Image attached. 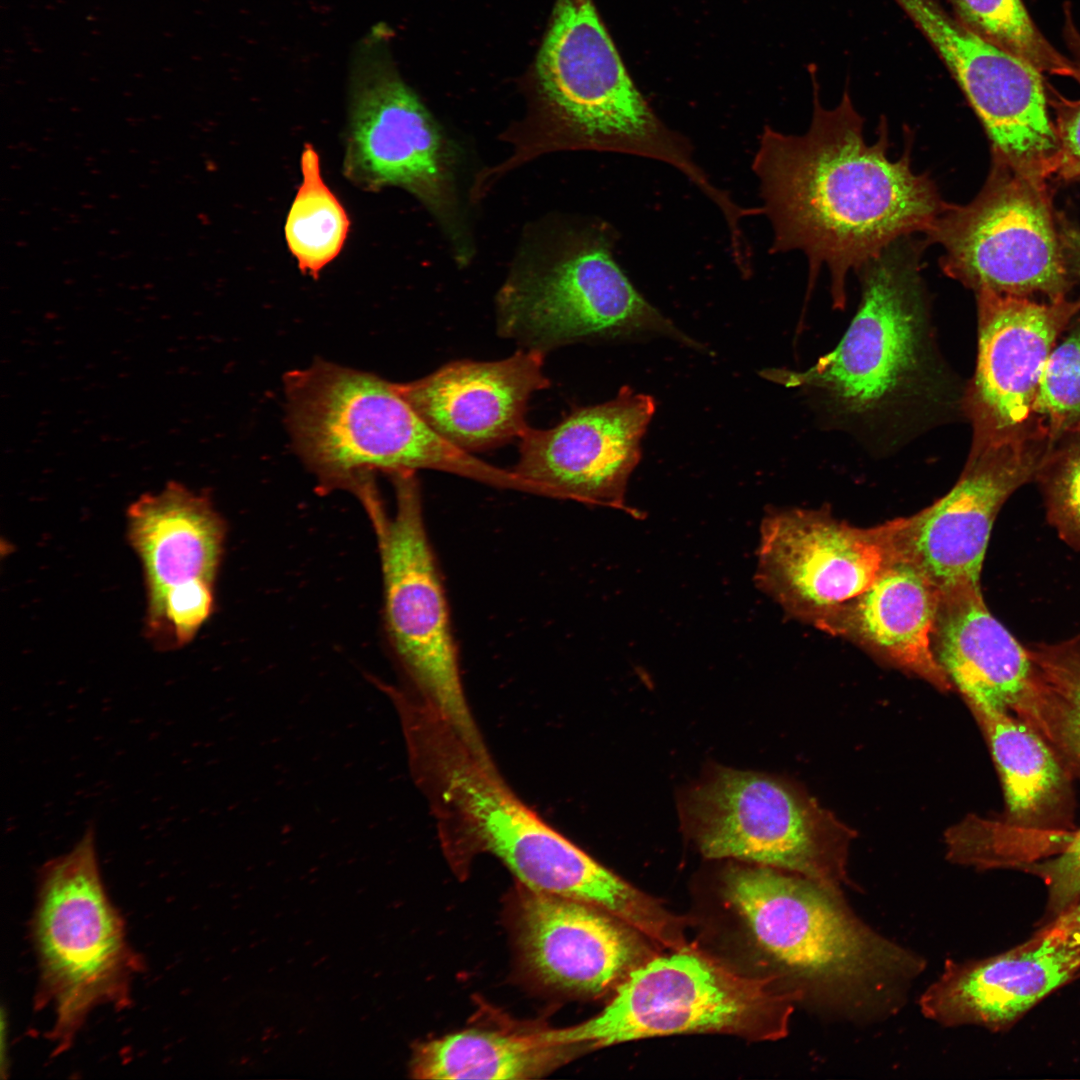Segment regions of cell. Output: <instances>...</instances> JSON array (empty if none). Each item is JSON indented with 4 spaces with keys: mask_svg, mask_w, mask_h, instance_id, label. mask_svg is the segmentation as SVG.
Listing matches in <instances>:
<instances>
[{
    "mask_svg": "<svg viewBox=\"0 0 1080 1080\" xmlns=\"http://www.w3.org/2000/svg\"><path fill=\"white\" fill-rule=\"evenodd\" d=\"M1064 37L1077 71L1075 80L1080 84V33L1069 11L1066 12ZM1052 105L1057 111L1053 123L1058 142L1053 176L1062 180L1080 179V99L1058 97L1052 100Z\"/></svg>",
    "mask_w": 1080,
    "mask_h": 1080,
    "instance_id": "1f68e13d",
    "label": "cell"
},
{
    "mask_svg": "<svg viewBox=\"0 0 1080 1080\" xmlns=\"http://www.w3.org/2000/svg\"><path fill=\"white\" fill-rule=\"evenodd\" d=\"M1033 425L1052 445L1080 429V327L1054 346L1044 365Z\"/></svg>",
    "mask_w": 1080,
    "mask_h": 1080,
    "instance_id": "f546056e",
    "label": "cell"
},
{
    "mask_svg": "<svg viewBox=\"0 0 1080 1080\" xmlns=\"http://www.w3.org/2000/svg\"><path fill=\"white\" fill-rule=\"evenodd\" d=\"M1048 523L1070 548L1080 551V439L1051 451L1039 470Z\"/></svg>",
    "mask_w": 1080,
    "mask_h": 1080,
    "instance_id": "4dcf8cb0",
    "label": "cell"
},
{
    "mask_svg": "<svg viewBox=\"0 0 1080 1080\" xmlns=\"http://www.w3.org/2000/svg\"><path fill=\"white\" fill-rule=\"evenodd\" d=\"M707 858L770 867L843 892L852 832L814 801L766 775L718 768L681 805Z\"/></svg>",
    "mask_w": 1080,
    "mask_h": 1080,
    "instance_id": "7c38bea8",
    "label": "cell"
},
{
    "mask_svg": "<svg viewBox=\"0 0 1080 1080\" xmlns=\"http://www.w3.org/2000/svg\"><path fill=\"white\" fill-rule=\"evenodd\" d=\"M1045 880L1050 904L1061 912L1080 899V829L1072 830L1056 856L1035 865Z\"/></svg>",
    "mask_w": 1080,
    "mask_h": 1080,
    "instance_id": "d6a6232c",
    "label": "cell"
},
{
    "mask_svg": "<svg viewBox=\"0 0 1080 1080\" xmlns=\"http://www.w3.org/2000/svg\"><path fill=\"white\" fill-rule=\"evenodd\" d=\"M654 399L623 386L605 403L573 410L550 429L520 436L513 471L552 498L637 512L625 505L628 479L641 459V440Z\"/></svg>",
    "mask_w": 1080,
    "mask_h": 1080,
    "instance_id": "ac0fdd59",
    "label": "cell"
},
{
    "mask_svg": "<svg viewBox=\"0 0 1080 1080\" xmlns=\"http://www.w3.org/2000/svg\"><path fill=\"white\" fill-rule=\"evenodd\" d=\"M925 239L900 238L858 272L862 298L838 346L804 372L767 371L817 391L842 416L876 419L925 403L938 390L921 278Z\"/></svg>",
    "mask_w": 1080,
    "mask_h": 1080,
    "instance_id": "8992f818",
    "label": "cell"
},
{
    "mask_svg": "<svg viewBox=\"0 0 1080 1080\" xmlns=\"http://www.w3.org/2000/svg\"><path fill=\"white\" fill-rule=\"evenodd\" d=\"M940 595L916 564L898 556L868 589L812 624L948 690L932 644Z\"/></svg>",
    "mask_w": 1080,
    "mask_h": 1080,
    "instance_id": "cb8c5ba5",
    "label": "cell"
},
{
    "mask_svg": "<svg viewBox=\"0 0 1080 1080\" xmlns=\"http://www.w3.org/2000/svg\"><path fill=\"white\" fill-rule=\"evenodd\" d=\"M287 424L294 447L322 486L370 484L374 471L432 469L523 491L526 482L438 435L377 375L323 360L285 377Z\"/></svg>",
    "mask_w": 1080,
    "mask_h": 1080,
    "instance_id": "5b68a950",
    "label": "cell"
},
{
    "mask_svg": "<svg viewBox=\"0 0 1080 1080\" xmlns=\"http://www.w3.org/2000/svg\"><path fill=\"white\" fill-rule=\"evenodd\" d=\"M517 922L529 970L544 984L567 992L593 996L615 990L657 955L649 939L614 915L524 886Z\"/></svg>",
    "mask_w": 1080,
    "mask_h": 1080,
    "instance_id": "d6986e66",
    "label": "cell"
},
{
    "mask_svg": "<svg viewBox=\"0 0 1080 1080\" xmlns=\"http://www.w3.org/2000/svg\"><path fill=\"white\" fill-rule=\"evenodd\" d=\"M957 82L992 144L993 159L1045 184L1058 142L1041 72L975 34L933 0H894Z\"/></svg>",
    "mask_w": 1080,
    "mask_h": 1080,
    "instance_id": "5bb4252c",
    "label": "cell"
},
{
    "mask_svg": "<svg viewBox=\"0 0 1080 1080\" xmlns=\"http://www.w3.org/2000/svg\"><path fill=\"white\" fill-rule=\"evenodd\" d=\"M392 32L376 23L355 43L348 66L344 174L369 191L402 188L438 220L463 260L469 257L458 204L456 153L437 121L400 75Z\"/></svg>",
    "mask_w": 1080,
    "mask_h": 1080,
    "instance_id": "30bf717a",
    "label": "cell"
},
{
    "mask_svg": "<svg viewBox=\"0 0 1080 1080\" xmlns=\"http://www.w3.org/2000/svg\"><path fill=\"white\" fill-rule=\"evenodd\" d=\"M759 588L813 623L868 589L898 557L894 521L861 528L823 509H774L760 530Z\"/></svg>",
    "mask_w": 1080,
    "mask_h": 1080,
    "instance_id": "9a60e30c",
    "label": "cell"
},
{
    "mask_svg": "<svg viewBox=\"0 0 1080 1080\" xmlns=\"http://www.w3.org/2000/svg\"><path fill=\"white\" fill-rule=\"evenodd\" d=\"M405 735L415 774L466 844L496 856L528 889L591 904L631 925L645 917L649 896L527 807L487 750L430 711L417 715Z\"/></svg>",
    "mask_w": 1080,
    "mask_h": 1080,
    "instance_id": "277c9868",
    "label": "cell"
},
{
    "mask_svg": "<svg viewBox=\"0 0 1080 1080\" xmlns=\"http://www.w3.org/2000/svg\"><path fill=\"white\" fill-rule=\"evenodd\" d=\"M802 1000L803 992L783 974L745 975L690 948L657 954L635 968L594 1017L540 1034L549 1043L583 1049L690 1033L778 1040Z\"/></svg>",
    "mask_w": 1080,
    "mask_h": 1080,
    "instance_id": "52a82bcc",
    "label": "cell"
},
{
    "mask_svg": "<svg viewBox=\"0 0 1080 1080\" xmlns=\"http://www.w3.org/2000/svg\"><path fill=\"white\" fill-rule=\"evenodd\" d=\"M127 531L144 572L146 612L175 592L215 585L225 525L207 496L169 481L130 504Z\"/></svg>",
    "mask_w": 1080,
    "mask_h": 1080,
    "instance_id": "d4e9b609",
    "label": "cell"
},
{
    "mask_svg": "<svg viewBox=\"0 0 1080 1080\" xmlns=\"http://www.w3.org/2000/svg\"><path fill=\"white\" fill-rule=\"evenodd\" d=\"M1080 972V959L1040 933L995 957L960 963L947 959L919 999L922 1014L945 1027L999 1028Z\"/></svg>",
    "mask_w": 1080,
    "mask_h": 1080,
    "instance_id": "603a6c76",
    "label": "cell"
},
{
    "mask_svg": "<svg viewBox=\"0 0 1080 1080\" xmlns=\"http://www.w3.org/2000/svg\"><path fill=\"white\" fill-rule=\"evenodd\" d=\"M1048 192L993 159L976 198L948 203L924 239L943 249V272L975 293L1065 298L1070 273Z\"/></svg>",
    "mask_w": 1080,
    "mask_h": 1080,
    "instance_id": "4fadbf2b",
    "label": "cell"
},
{
    "mask_svg": "<svg viewBox=\"0 0 1080 1080\" xmlns=\"http://www.w3.org/2000/svg\"><path fill=\"white\" fill-rule=\"evenodd\" d=\"M1039 432L987 448H972L959 480L932 505L894 519L897 553L945 591L980 585L995 519L1006 500L1036 479L1053 450Z\"/></svg>",
    "mask_w": 1080,
    "mask_h": 1080,
    "instance_id": "2e32d148",
    "label": "cell"
},
{
    "mask_svg": "<svg viewBox=\"0 0 1080 1080\" xmlns=\"http://www.w3.org/2000/svg\"><path fill=\"white\" fill-rule=\"evenodd\" d=\"M543 363L544 353L523 348L499 361H453L395 388L446 441L468 453L483 451L527 429L529 398L550 386Z\"/></svg>",
    "mask_w": 1080,
    "mask_h": 1080,
    "instance_id": "ffe728a7",
    "label": "cell"
},
{
    "mask_svg": "<svg viewBox=\"0 0 1080 1080\" xmlns=\"http://www.w3.org/2000/svg\"><path fill=\"white\" fill-rule=\"evenodd\" d=\"M953 16L975 34L1029 62L1041 73L1076 79L1072 60L1036 27L1022 0H945Z\"/></svg>",
    "mask_w": 1080,
    "mask_h": 1080,
    "instance_id": "f1b7e54d",
    "label": "cell"
},
{
    "mask_svg": "<svg viewBox=\"0 0 1080 1080\" xmlns=\"http://www.w3.org/2000/svg\"><path fill=\"white\" fill-rule=\"evenodd\" d=\"M1028 648L1040 670V683L1025 721L1080 779V634Z\"/></svg>",
    "mask_w": 1080,
    "mask_h": 1080,
    "instance_id": "4316f807",
    "label": "cell"
},
{
    "mask_svg": "<svg viewBox=\"0 0 1080 1080\" xmlns=\"http://www.w3.org/2000/svg\"><path fill=\"white\" fill-rule=\"evenodd\" d=\"M723 895L805 999L847 1019L890 1016L926 962L881 935L843 892L790 872L732 865Z\"/></svg>",
    "mask_w": 1080,
    "mask_h": 1080,
    "instance_id": "7a4b0ae2",
    "label": "cell"
},
{
    "mask_svg": "<svg viewBox=\"0 0 1080 1080\" xmlns=\"http://www.w3.org/2000/svg\"><path fill=\"white\" fill-rule=\"evenodd\" d=\"M580 1049L549 1043L540 1032L468 1029L417 1045L410 1071L417 1079H532L566 1063Z\"/></svg>",
    "mask_w": 1080,
    "mask_h": 1080,
    "instance_id": "484cf974",
    "label": "cell"
},
{
    "mask_svg": "<svg viewBox=\"0 0 1080 1080\" xmlns=\"http://www.w3.org/2000/svg\"><path fill=\"white\" fill-rule=\"evenodd\" d=\"M607 224L568 228L533 245L496 296L499 336L546 353L599 338L662 334L698 346L630 282Z\"/></svg>",
    "mask_w": 1080,
    "mask_h": 1080,
    "instance_id": "ba28073f",
    "label": "cell"
},
{
    "mask_svg": "<svg viewBox=\"0 0 1080 1080\" xmlns=\"http://www.w3.org/2000/svg\"><path fill=\"white\" fill-rule=\"evenodd\" d=\"M976 296L978 355L965 409L972 448H987L1036 430L1033 405L1044 365L1080 300L1037 302L989 290Z\"/></svg>",
    "mask_w": 1080,
    "mask_h": 1080,
    "instance_id": "e0dca14e",
    "label": "cell"
},
{
    "mask_svg": "<svg viewBox=\"0 0 1080 1080\" xmlns=\"http://www.w3.org/2000/svg\"><path fill=\"white\" fill-rule=\"evenodd\" d=\"M32 939L39 965L37 1002L53 1008L51 1039L61 1052L94 1008L128 1004L140 968L101 879L94 825L69 852L42 867Z\"/></svg>",
    "mask_w": 1080,
    "mask_h": 1080,
    "instance_id": "9c48e42d",
    "label": "cell"
},
{
    "mask_svg": "<svg viewBox=\"0 0 1080 1080\" xmlns=\"http://www.w3.org/2000/svg\"><path fill=\"white\" fill-rule=\"evenodd\" d=\"M1059 235L1063 254L1070 274L1080 280V228L1061 219Z\"/></svg>",
    "mask_w": 1080,
    "mask_h": 1080,
    "instance_id": "e575fe53",
    "label": "cell"
},
{
    "mask_svg": "<svg viewBox=\"0 0 1080 1080\" xmlns=\"http://www.w3.org/2000/svg\"><path fill=\"white\" fill-rule=\"evenodd\" d=\"M814 86L813 116L802 135L763 128L752 161L773 231L770 253L799 250L809 264L807 298L820 268L830 273L834 307L846 302V278L896 240L924 234L946 208L927 173L911 168V142L888 157L887 121L868 144L864 119L846 90L840 103L821 105Z\"/></svg>",
    "mask_w": 1080,
    "mask_h": 1080,
    "instance_id": "6da1fadb",
    "label": "cell"
},
{
    "mask_svg": "<svg viewBox=\"0 0 1080 1080\" xmlns=\"http://www.w3.org/2000/svg\"><path fill=\"white\" fill-rule=\"evenodd\" d=\"M300 169L302 182L287 214L284 234L299 269L317 277L341 252L350 220L324 182L319 155L311 144L304 145Z\"/></svg>",
    "mask_w": 1080,
    "mask_h": 1080,
    "instance_id": "83f0119b",
    "label": "cell"
},
{
    "mask_svg": "<svg viewBox=\"0 0 1080 1080\" xmlns=\"http://www.w3.org/2000/svg\"><path fill=\"white\" fill-rule=\"evenodd\" d=\"M932 644L937 661L969 705L1028 717L1040 670L1029 648L989 611L980 585L941 591Z\"/></svg>",
    "mask_w": 1080,
    "mask_h": 1080,
    "instance_id": "7402d4cb",
    "label": "cell"
},
{
    "mask_svg": "<svg viewBox=\"0 0 1080 1080\" xmlns=\"http://www.w3.org/2000/svg\"><path fill=\"white\" fill-rule=\"evenodd\" d=\"M535 76L534 109L505 134L513 154L496 176L544 153L594 150L658 160L700 191L711 187L688 138L635 86L591 0H557Z\"/></svg>",
    "mask_w": 1080,
    "mask_h": 1080,
    "instance_id": "3957f363",
    "label": "cell"
},
{
    "mask_svg": "<svg viewBox=\"0 0 1080 1080\" xmlns=\"http://www.w3.org/2000/svg\"><path fill=\"white\" fill-rule=\"evenodd\" d=\"M396 510L364 504L378 539L384 615L393 650L418 694L463 739L486 748L466 700L446 593L427 535L414 472L391 475Z\"/></svg>",
    "mask_w": 1080,
    "mask_h": 1080,
    "instance_id": "8fae6325",
    "label": "cell"
},
{
    "mask_svg": "<svg viewBox=\"0 0 1080 1080\" xmlns=\"http://www.w3.org/2000/svg\"><path fill=\"white\" fill-rule=\"evenodd\" d=\"M1041 933L1080 959V901L1061 911Z\"/></svg>",
    "mask_w": 1080,
    "mask_h": 1080,
    "instance_id": "836d02e7",
    "label": "cell"
},
{
    "mask_svg": "<svg viewBox=\"0 0 1080 1080\" xmlns=\"http://www.w3.org/2000/svg\"><path fill=\"white\" fill-rule=\"evenodd\" d=\"M989 743L1001 779L1006 818L996 833L1009 864L1057 853L1074 817L1073 775L1034 727L1006 710L969 705Z\"/></svg>",
    "mask_w": 1080,
    "mask_h": 1080,
    "instance_id": "44dd1931",
    "label": "cell"
}]
</instances>
